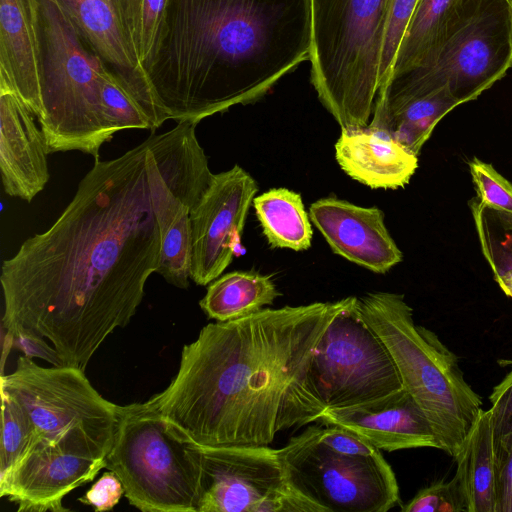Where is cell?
<instances>
[{
    "label": "cell",
    "instance_id": "cell-1",
    "mask_svg": "<svg viewBox=\"0 0 512 512\" xmlns=\"http://www.w3.org/2000/svg\"><path fill=\"white\" fill-rule=\"evenodd\" d=\"M150 144L151 136L114 159L95 160L57 220L2 263L3 329L48 339L65 366L85 371L136 314L157 272Z\"/></svg>",
    "mask_w": 512,
    "mask_h": 512
},
{
    "label": "cell",
    "instance_id": "cell-2",
    "mask_svg": "<svg viewBox=\"0 0 512 512\" xmlns=\"http://www.w3.org/2000/svg\"><path fill=\"white\" fill-rule=\"evenodd\" d=\"M337 308L314 302L209 323L182 348L168 387L146 402L185 441L269 445L326 409L310 377L315 347Z\"/></svg>",
    "mask_w": 512,
    "mask_h": 512
},
{
    "label": "cell",
    "instance_id": "cell-3",
    "mask_svg": "<svg viewBox=\"0 0 512 512\" xmlns=\"http://www.w3.org/2000/svg\"><path fill=\"white\" fill-rule=\"evenodd\" d=\"M312 0H166L141 68L162 125L263 97L312 49Z\"/></svg>",
    "mask_w": 512,
    "mask_h": 512
},
{
    "label": "cell",
    "instance_id": "cell-4",
    "mask_svg": "<svg viewBox=\"0 0 512 512\" xmlns=\"http://www.w3.org/2000/svg\"><path fill=\"white\" fill-rule=\"evenodd\" d=\"M358 306L390 352L403 388L428 419L440 450L454 458L483 409L458 357L433 331L415 323L402 294L367 293Z\"/></svg>",
    "mask_w": 512,
    "mask_h": 512
},
{
    "label": "cell",
    "instance_id": "cell-5",
    "mask_svg": "<svg viewBox=\"0 0 512 512\" xmlns=\"http://www.w3.org/2000/svg\"><path fill=\"white\" fill-rule=\"evenodd\" d=\"M37 39L40 112L49 154L81 151L99 159L114 136L102 115L100 82L109 69L57 0H30Z\"/></svg>",
    "mask_w": 512,
    "mask_h": 512
},
{
    "label": "cell",
    "instance_id": "cell-6",
    "mask_svg": "<svg viewBox=\"0 0 512 512\" xmlns=\"http://www.w3.org/2000/svg\"><path fill=\"white\" fill-rule=\"evenodd\" d=\"M390 0H312L311 82L341 129L368 125Z\"/></svg>",
    "mask_w": 512,
    "mask_h": 512
},
{
    "label": "cell",
    "instance_id": "cell-7",
    "mask_svg": "<svg viewBox=\"0 0 512 512\" xmlns=\"http://www.w3.org/2000/svg\"><path fill=\"white\" fill-rule=\"evenodd\" d=\"M512 67V5L480 0L428 62L392 74L378 90L373 116L444 91L458 105L480 96Z\"/></svg>",
    "mask_w": 512,
    "mask_h": 512
},
{
    "label": "cell",
    "instance_id": "cell-8",
    "mask_svg": "<svg viewBox=\"0 0 512 512\" xmlns=\"http://www.w3.org/2000/svg\"><path fill=\"white\" fill-rule=\"evenodd\" d=\"M106 469L120 479L129 503L144 512H198L201 454L147 402L118 405Z\"/></svg>",
    "mask_w": 512,
    "mask_h": 512
},
{
    "label": "cell",
    "instance_id": "cell-9",
    "mask_svg": "<svg viewBox=\"0 0 512 512\" xmlns=\"http://www.w3.org/2000/svg\"><path fill=\"white\" fill-rule=\"evenodd\" d=\"M6 392L28 413L38 437L71 454L105 458L115 433L118 405L103 398L83 370L37 365L20 356L13 372L1 375Z\"/></svg>",
    "mask_w": 512,
    "mask_h": 512
},
{
    "label": "cell",
    "instance_id": "cell-10",
    "mask_svg": "<svg viewBox=\"0 0 512 512\" xmlns=\"http://www.w3.org/2000/svg\"><path fill=\"white\" fill-rule=\"evenodd\" d=\"M290 484L324 512H387L399 503L396 475L382 453L336 452L309 426L278 449Z\"/></svg>",
    "mask_w": 512,
    "mask_h": 512
},
{
    "label": "cell",
    "instance_id": "cell-11",
    "mask_svg": "<svg viewBox=\"0 0 512 512\" xmlns=\"http://www.w3.org/2000/svg\"><path fill=\"white\" fill-rule=\"evenodd\" d=\"M310 377L326 408L363 403L403 388L390 352L363 319L355 296L337 301L315 347Z\"/></svg>",
    "mask_w": 512,
    "mask_h": 512
},
{
    "label": "cell",
    "instance_id": "cell-12",
    "mask_svg": "<svg viewBox=\"0 0 512 512\" xmlns=\"http://www.w3.org/2000/svg\"><path fill=\"white\" fill-rule=\"evenodd\" d=\"M198 448L202 467L198 512H324L290 484L278 449Z\"/></svg>",
    "mask_w": 512,
    "mask_h": 512
},
{
    "label": "cell",
    "instance_id": "cell-13",
    "mask_svg": "<svg viewBox=\"0 0 512 512\" xmlns=\"http://www.w3.org/2000/svg\"><path fill=\"white\" fill-rule=\"evenodd\" d=\"M255 180L239 165L214 174L190 211V279L205 286L232 262L248 211L257 194Z\"/></svg>",
    "mask_w": 512,
    "mask_h": 512
},
{
    "label": "cell",
    "instance_id": "cell-14",
    "mask_svg": "<svg viewBox=\"0 0 512 512\" xmlns=\"http://www.w3.org/2000/svg\"><path fill=\"white\" fill-rule=\"evenodd\" d=\"M105 467V458L71 454L36 435L19 460L0 474V497L17 503L19 512L69 511L62 499Z\"/></svg>",
    "mask_w": 512,
    "mask_h": 512
},
{
    "label": "cell",
    "instance_id": "cell-15",
    "mask_svg": "<svg viewBox=\"0 0 512 512\" xmlns=\"http://www.w3.org/2000/svg\"><path fill=\"white\" fill-rule=\"evenodd\" d=\"M308 213L331 250L348 261L384 274L402 260L379 208L327 197L312 203Z\"/></svg>",
    "mask_w": 512,
    "mask_h": 512
},
{
    "label": "cell",
    "instance_id": "cell-16",
    "mask_svg": "<svg viewBox=\"0 0 512 512\" xmlns=\"http://www.w3.org/2000/svg\"><path fill=\"white\" fill-rule=\"evenodd\" d=\"M320 421L347 429L381 451L440 449L428 419L404 388L363 403L326 408Z\"/></svg>",
    "mask_w": 512,
    "mask_h": 512
},
{
    "label": "cell",
    "instance_id": "cell-17",
    "mask_svg": "<svg viewBox=\"0 0 512 512\" xmlns=\"http://www.w3.org/2000/svg\"><path fill=\"white\" fill-rule=\"evenodd\" d=\"M35 116L12 92L0 90V172L4 191L27 202L49 180L45 137Z\"/></svg>",
    "mask_w": 512,
    "mask_h": 512
},
{
    "label": "cell",
    "instance_id": "cell-18",
    "mask_svg": "<svg viewBox=\"0 0 512 512\" xmlns=\"http://www.w3.org/2000/svg\"><path fill=\"white\" fill-rule=\"evenodd\" d=\"M88 46L136 98L154 131L161 125L114 0H57Z\"/></svg>",
    "mask_w": 512,
    "mask_h": 512
},
{
    "label": "cell",
    "instance_id": "cell-19",
    "mask_svg": "<svg viewBox=\"0 0 512 512\" xmlns=\"http://www.w3.org/2000/svg\"><path fill=\"white\" fill-rule=\"evenodd\" d=\"M335 155L348 176L373 189L403 187L418 167V155L369 124L341 129Z\"/></svg>",
    "mask_w": 512,
    "mask_h": 512
},
{
    "label": "cell",
    "instance_id": "cell-20",
    "mask_svg": "<svg viewBox=\"0 0 512 512\" xmlns=\"http://www.w3.org/2000/svg\"><path fill=\"white\" fill-rule=\"evenodd\" d=\"M0 90L14 93L37 118L39 60L30 0H0Z\"/></svg>",
    "mask_w": 512,
    "mask_h": 512
},
{
    "label": "cell",
    "instance_id": "cell-21",
    "mask_svg": "<svg viewBox=\"0 0 512 512\" xmlns=\"http://www.w3.org/2000/svg\"><path fill=\"white\" fill-rule=\"evenodd\" d=\"M479 1L420 0L399 44L390 76L431 60Z\"/></svg>",
    "mask_w": 512,
    "mask_h": 512
},
{
    "label": "cell",
    "instance_id": "cell-22",
    "mask_svg": "<svg viewBox=\"0 0 512 512\" xmlns=\"http://www.w3.org/2000/svg\"><path fill=\"white\" fill-rule=\"evenodd\" d=\"M467 512H496V457L490 410H481L454 456Z\"/></svg>",
    "mask_w": 512,
    "mask_h": 512
},
{
    "label": "cell",
    "instance_id": "cell-23",
    "mask_svg": "<svg viewBox=\"0 0 512 512\" xmlns=\"http://www.w3.org/2000/svg\"><path fill=\"white\" fill-rule=\"evenodd\" d=\"M279 295L270 276L233 271L213 280L199 305L208 318L225 322L260 311Z\"/></svg>",
    "mask_w": 512,
    "mask_h": 512
},
{
    "label": "cell",
    "instance_id": "cell-24",
    "mask_svg": "<svg viewBox=\"0 0 512 512\" xmlns=\"http://www.w3.org/2000/svg\"><path fill=\"white\" fill-rule=\"evenodd\" d=\"M253 206L272 247L303 251L311 246V220L299 193L273 188L255 196Z\"/></svg>",
    "mask_w": 512,
    "mask_h": 512
},
{
    "label": "cell",
    "instance_id": "cell-25",
    "mask_svg": "<svg viewBox=\"0 0 512 512\" xmlns=\"http://www.w3.org/2000/svg\"><path fill=\"white\" fill-rule=\"evenodd\" d=\"M457 106L441 91L412 100L389 114L373 116L369 125L418 155L436 124Z\"/></svg>",
    "mask_w": 512,
    "mask_h": 512
},
{
    "label": "cell",
    "instance_id": "cell-26",
    "mask_svg": "<svg viewBox=\"0 0 512 512\" xmlns=\"http://www.w3.org/2000/svg\"><path fill=\"white\" fill-rule=\"evenodd\" d=\"M102 115L115 134L125 129H151L153 125L121 79L108 69L100 82Z\"/></svg>",
    "mask_w": 512,
    "mask_h": 512
},
{
    "label": "cell",
    "instance_id": "cell-27",
    "mask_svg": "<svg viewBox=\"0 0 512 512\" xmlns=\"http://www.w3.org/2000/svg\"><path fill=\"white\" fill-rule=\"evenodd\" d=\"M2 429L0 444V474L9 470L33 442L34 425L22 405L1 391Z\"/></svg>",
    "mask_w": 512,
    "mask_h": 512
},
{
    "label": "cell",
    "instance_id": "cell-28",
    "mask_svg": "<svg viewBox=\"0 0 512 512\" xmlns=\"http://www.w3.org/2000/svg\"><path fill=\"white\" fill-rule=\"evenodd\" d=\"M480 200V208H490L512 217V184L492 165L479 159L469 164Z\"/></svg>",
    "mask_w": 512,
    "mask_h": 512
},
{
    "label": "cell",
    "instance_id": "cell-29",
    "mask_svg": "<svg viewBox=\"0 0 512 512\" xmlns=\"http://www.w3.org/2000/svg\"><path fill=\"white\" fill-rule=\"evenodd\" d=\"M489 398L497 464L512 452V369Z\"/></svg>",
    "mask_w": 512,
    "mask_h": 512
},
{
    "label": "cell",
    "instance_id": "cell-30",
    "mask_svg": "<svg viewBox=\"0 0 512 512\" xmlns=\"http://www.w3.org/2000/svg\"><path fill=\"white\" fill-rule=\"evenodd\" d=\"M419 1L390 0L389 2L380 59L379 89L391 74L399 44Z\"/></svg>",
    "mask_w": 512,
    "mask_h": 512
},
{
    "label": "cell",
    "instance_id": "cell-31",
    "mask_svg": "<svg viewBox=\"0 0 512 512\" xmlns=\"http://www.w3.org/2000/svg\"><path fill=\"white\" fill-rule=\"evenodd\" d=\"M403 512H467L466 503L454 476L450 481H438L422 488L405 505Z\"/></svg>",
    "mask_w": 512,
    "mask_h": 512
},
{
    "label": "cell",
    "instance_id": "cell-32",
    "mask_svg": "<svg viewBox=\"0 0 512 512\" xmlns=\"http://www.w3.org/2000/svg\"><path fill=\"white\" fill-rule=\"evenodd\" d=\"M124 494V487L120 479L109 470L78 501L92 506L97 512L108 511L118 504Z\"/></svg>",
    "mask_w": 512,
    "mask_h": 512
},
{
    "label": "cell",
    "instance_id": "cell-33",
    "mask_svg": "<svg viewBox=\"0 0 512 512\" xmlns=\"http://www.w3.org/2000/svg\"><path fill=\"white\" fill-rule=\"evenodd\" d=\"M166 0H143L140 15V48L138 60L141 63L147 58L153 45L165 6ZM142 69V68H141Z\"/></svg>",
    "mask_w": 512,
    "mask_h": 512
},
{
    "label": "cell",
    "instance_id": "cell-34",
    "mask_svg": "<svg viewBox=\"0 0 512 512\" xmlns=\"http://www.w3.org/2000/svg\"><path fill=\"white\" fill-rule=\"evenodd\" d=\"M10 335L12 347L22 351L25 356L43 359L53 366H65L57 350L53 345H49L44 338L27 332H15Z\"/></svg>",
    "mask_w": 512,
    "mask_h": 512
},
{
    "label": "cell",
    "instance_id": "cell-35",
    "mask_svg": "<svg viewBox=\"0 0 512 512\" xmlns=\"http://www.w3.org/2000/svg\"><path fill=\"white\" fill-rule=\"evenodd\" d=\"M496 512H512V452L496 464Z\"/></svg>",
    "mask_w": 512,
    "mask_h": 512
},
{
    "label": "cell",
    "instance_id": "cell-36",
    "mask_svg": "<svg viewBox=\"0 0 512 512\" xmlns=\"http://www.w3.org/2000/svg\"><path fill=\"white\" fill-rule=\"evenodd\" d=\"M143 0H115L120 12L125 17H135L140 13Z\"/></svg>",
    "mask_w": 512,
    "mask_h": 512
},
{
    "label": "cell",
    "instance_id": "cell-37",
    "mask_svg": "<svg viewBox=\"0 0 512 512\" xmlns=\"http://www.w3.org/2000/svg\"><path fill=\"white\" fill-rule=\"evenodd\" d=\"M495 279L504 293L512 298V268L502 273L495 271Z\"/></svg>",
    "mask_w": 512,
    "mask_h": 512
},
{
    "label": "cell",
    "instance_id": "cell-38",
    "mask_svg": "<svg viewBox=\"0 0 512 512\" xmlns=\"http://www.w3.org/2000/svg\"><path fill=\"white\" fill-rule=\"evenodd\" d=\"M508 1H509V2L511 3V5H512V0H508Z\"/></svg>",
    "mask_w": 512,
    "mask_h": 512
}]
</instances>
